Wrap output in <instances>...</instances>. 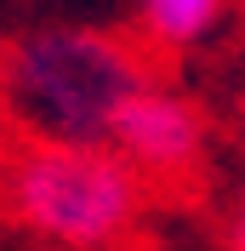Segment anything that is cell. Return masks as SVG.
<instances>
[{"label": "cell", "mask_w": 245, "mask_h": 251, "mask_svg": "<svg viewBox=\"0 0 245 251\" xmlns=\"http://www.w3.org/2000/svg\"><path fill=\"white\" fill-rule=\"evenodd\" d=\"M148 75L137 34L103 23H40L0 46V109L40 143H108L120 103Z\"/></svg>", "instance_id": "cell-1"}, {"label": "cell", "mask_w": 245, "mask_h": 251, "mask_svg": "<svg viewBox=\"0 0 245 251\" xmlns=\"http://www.w3.org/2000/svg\"><path fill=\"white\" fill-rule=\"evenodd\" d=\"M148 188L108 143L23 137L0 160V211L63 251H114L137 234Z\"/></svg>", "instance_id": "cell-2"}, {"label": "cell", "mask_w": 245, "mask_h": 251, "mask_svg": "<svg viewBox=\"0 0 245 251\" xmlns=\"http://www.w3.org/2000/svg\"><path fill=\"white\" fill-rule=\"evenodd\" d=\"M108 149L143 177V188H177L199 172V160L211 149V120L183 86L148 75L120 103L108 126Z\"/></svg>", "instance_id": "cell-3"}, {"label": "cell", "mask_w": 245, "mask_h": 251, "mask_svg": "<svg viewBox=\"0 0 245 251\" xmlns=\"http://www.w3.org/2000/svg\"><path fill=\"white\" fill-rule=\"evenodd\" d=\"M228 12H234V0H131L137 46H160V51L205 46L228 23Z\"/></svg>", "instance_id": "cell-4"}, {"label": "cell", "mask_w": 245, "mask_h": 251, "mask_svg": "<svg viewBox=\"0 0 245 251\" xmlns=\"http://www.w3.org/2000/svg\"><path fill=\"white\" fill-rule=\"evenodd\" d=\"M222 246H228V251H245V183H240V194H234V205H228V228H222Z\"/></svg>", "instance_id": "cell-5"}]
</instances>
